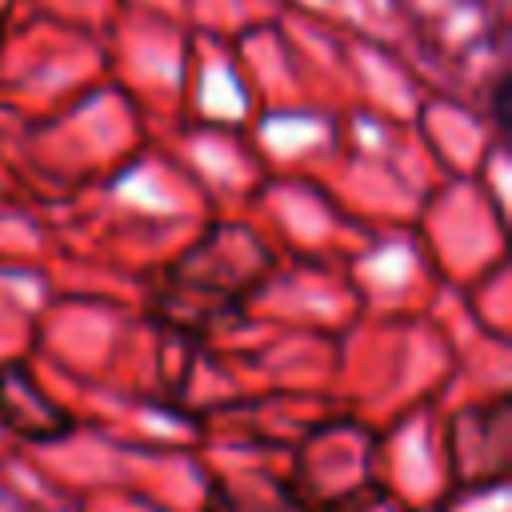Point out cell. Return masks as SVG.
Returning <instances> with one entry per match:
<instances>
[]
</instances>
